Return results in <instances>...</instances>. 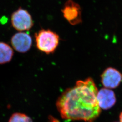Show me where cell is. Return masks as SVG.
<instances>
[{"instance_id": "obj_10", "label": "cell", "mask_w": 122, "mask_h": 122, "mask_svg": "<svg viewBox=\"0 0 122 122\" xmlns=\"http://www.w3.org/2000/svg\"><path fill=\"white\" fill-rule=\"evenodd\" d=\"M119 120H120V122H122V112H121V113L119 115Z\"/></svg>"}, {"instance_id": "obj_7", "label": "cell", "mask_w": 122, "mask_h": 122, "mask_svg": "<svg viewBox=\"0 0 122 122\" xmlns=\"http://www.w3.org/2000/svg\"><path fill=\"white\" fill-rule=\"evenodd\" d=\"M97 100L100 109L107 110L112 108L115 104L116 98L112 90L104 88L98 91Z\"/></svg>"}, {"instance_id": "obj_9", "label": "cell", "mask_w": 122, "mask_h": 122, "mask_svg": "<svg viewBox=\"0 0 122 122\" xmlns=\"http://www.w3.org/2000/svg\"><path fill=\"white\" fill-rule=\"evenodd\" d=\"M8 122H33L31 118L25 113H15L9 119Z\"/></svg>"}, {"instance_id": "obj_6", "label": "cell", "mask_w": 122, "mask_h": 122, "mask_svg": "<svg viewBox=\"0 0 122 122\" xmlns=\"http://www.w3.org/2000/svg\"><path fill=\"white\" fill-rule=\"evenodd\" d=\"M11 44L13 48L20 53H25L30 50L32 39L30 35L25 32H20L11 37Z\"/></svg>"}, {"instance_id": "obj_3", "label": "cell", "mask_w": 122, "mask_h": 122, "mask_svg": "<svg viewBox=\"0 0 122 122\" xmlns=\"http://www.w3.org/2000/svg\"><path fill=\"white\" fill-rule=\"evenodd\" d=\"M11 23L13 28L20 32L30 30L34 26V21L30 14L21 7L12 14Z\"/></svg>"}, {"instance_id": "obj_2", "label": "cell", "mask_w": 122, "mask_h": 122, "mask_svg": "<svg viewBox=\"0 0 122 122\" xmlns=\"http://www.w3.org/2000/svg\"><path fill=\"white\" fill-rule=\"evenodd\" d=\"M37 48L47 54L54 53L59 43L60 38L55 32L42 29L35 34Z\"/></svg>"}, {"instance_id": "obj_5", "label": "cell", "mask_w": 122, "mask_h": 122, "mask_svg": "<svg viewBox=\"0 0 122 122\" xmlns=\"http://www.w3.org/2000/svg\"><path fill=\"white\" fill-rule=\"evenodd\" d=\"M122 81V73L113 67H108L101 75V82L106 88L115 89L119 86Z\"/></svg>"}, {"instance_id": "obj_4", "label": "cell", "mask_w": 122, "mask_h": 122, "mask_svg": "<svg viewBox=\"0 0 122 122\" xmlns=\"http://www.w3.org/2000/svg\"><path fill=\"white\" fill-rule=\"evenodd\" d=\"M61 12L66 20L72 25H79L82 21L81 7L72 0L66 1Z\"/></svg>"}, {"instance_id": "obj_8", "label": "cell", "mask_w": 122, "mask_h": 122, "mask_svg": "<svg viewBox=\"0 0 122 122\" xmlns=\"http://www.w3.org/2000/svg\"><path fill=\"white\" fill-rule=\"evenodd\" d=\"M14 55L12 48L4 42H0V64H4L11 61Z\"/></svg>"}, {"instance_id": "obj_1", "label": "cell", "mask_w": 122, "mask_h": 122, "mask_svg": "<svg viewBox=\"0 0 122 122\" xmlns=\"http://www.w3.org/2000/svg\"><path fill=\"white\" fill-rule=\"evenodd\" d=\"M98 92L93 79L77 81L58 98L56 107L61 117L70 120L92 122L101 113L97 100Z\"/></svg>"}]
</instances>
